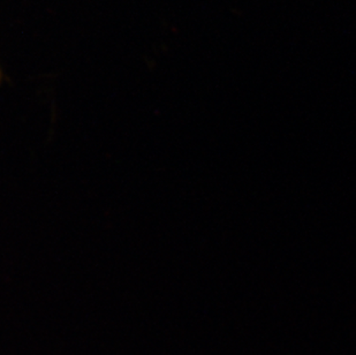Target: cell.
Segmentation results:
<instances>
[{"instance_id":"obj_1","label":"cell","mask_w":356,"mask_h":355,"mask_svg":"<svg viewBox=\"0 0 356 355\" xmlns=\"http://www.w3.org/2000/svg\"><path fill=\"white\" fill-rule=\"evenodd\" d=\"M0 81H1V73H0Z\"/></svg>"}]
</instances>
